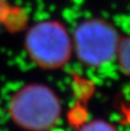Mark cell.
<instances>
[{
	"label": "cell",
	"instance_id": "6da1fadb",
	"mask_svg": "<svg viewBox=\"0 0 130 131\" xmlns=\"http://www.w3.org/2000/svg\"><path fill=\"white\" fill-rule=\"evenodd\" d=\"M9 113L16 125L29 131H47L58 121L60 102L47 86L31 84L12 97Z\"/></svg>",
	"mask_w": 130,
	"mask_h": 131
},
{
	"label": "cell",
	"instance_id": "7a4b0ae2",
	"mask_svg": "<svg viewBox=\"0 0 130 131\" xmlns=\"http://www.w3.org/2000/svg\"><path fill=\"white\" fill-rule=\"evenodd\" d=\"M120 41L117 29L100 18L85 19L74 32L77 56L89 67H100L112 61L117 56Z\"/></svg>",
	"mask_w": 130,
	"mask_h": 131
},
{
	"label": "cell",
	"instance_id": "3957f363",
	"mask_svg": "<svg viewBox=\"0 0 130 131\" xmlns=\"http://www.w3.org/2000/svg\"><path fill=\"white\" fill-rule=\"evenodd\" d=\"M26 47L32 59L42 68L63 66L72 52L71 37L57 21H42L32 27L26 36Z\"/></svg>",
	"mask_w": 130,
	"mask_h": 131
},
{
	"label": "cell",
	"instance_id": "277c9868",
	"mask_svg": "<svg viewBox=\"0 0 130 131\" xmlns=\"http://www.w3.org/2000/svg\"><path fill=\"white\" fill-rule=\"evenodd\" d=\"M116 58L122 73L130 78V35L121 38Z\"/></svg>",
	"mask_w": 130,
	"mask_h": 131
},
{
	"label": "cell",
	"instance_id": "5b68a950",
	"mask_svg": "<svg viewBox=\"0 0 130 131\" xmlns=\"http://www.w3.org/2000/svg\"><path fill=\"white\" fill-rule=\"evenodd\" d=\"M78 131H118L117 127L103 120H93L83 124Z\"/></svg>",
	"mask_w": 130,
	"mask_h": 131
}]
</instances>
